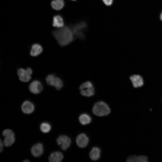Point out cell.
<instances>
[{
	"mask_svg": "<svg viewBox=\"0 0 162 162\" xmlns=\"http://www.w3.org/2000/svg\"><path fill=\"white\" fill-rule=\"evenodd\" d=\"M53 36L61 46L68 45L74 40V36L71 28L67 26L58 28L53 31Z\"/></svg>",
	"mask_w": 162,
	"mask_h": 162,
	"instance_id": "6da1fadb",
	"label": "cell"
},
{
	"mask_svg": "<svg viewBox=\"0 0 162 162\" xmlns=\"http://www.w3.org/2000/svg\"><path fill=\"white\" fill-rule=\"evenodd\" d=\"M93 113L98 116H103L108 115L110 112V109L105 102L99 101L94 105L92 109Z\"/></svg>",
	"mask_w": 162,
	"mask_h": 162,
	"instance_id": "7a4b0ae2",
	"label": "cell"
},
{
	"mask_svg": "<svg viewBox=\"0 0 162 162\" xmlns=\"http://www.w3.org/2000/svg\"><path fill=\"white\" fill-rule=\"evenodd\" d=\"M79 89L81 94L85 97H90L95 93V88L93 82L90 80H87L82 82Z\"/></svg>",
	"mask_w": 162,
	"mask_h": 162,
	"instance_id": "3957f363",
	"label": "cell"
},
{
	"mask_svg": "<svg viewBox=\"0 0 162 162\" xmlns=\"http://www.w3.org/2000/svg\"><path fill=\"white\" fill-rule=\"evenodd\" d=\"M87 27V24L85 22H81L73 25L71 28L75 38L81 40H84L85 38L84 32Z\"/></svg>",
	"mask_w": 162,
	"mask_h": 162,
	"instance_id": "277c9868",
	"label": "cell"
},
{
	"mask_svg": "<svg viewBox=\"0 0 162 162\" xmlns=\"http://www.w3.org/2000/svg\"><path fill=\"white\" fill-rule=\"evenodd\" d=\"M47 84L54 87L57 90H60L63 86V82L60 78L52 74L48 75L46 78Z\"/></svg>",
	"mask_w": 162,
	"mask_h": 162,
	"instance_id": "5b68a950",
	"label": "cell"
},
{
	"mask_svg": "<svg viewBox=\"0 0 162 162\" xmlns=\"http://www.w3.org/2000/svg\"><path fill=\"white\" fill-rule=\"evenodd\" d=\"M32 71L30 68L25 69L20 68L18 69L17 74L20 80L22 82H27L31 79Z\"/></svg>",
	"mask_w": 162,
	"mask_h": 162,
	"instance_id": "8992f818",
	"label": "cell"
},
{
	"mask_svg": "<svg viewBox=\"0 0 162 162\" xmlns=\"http://www.w3.org/2000/svg\"><path fill=\"white\" fill-rule=\"evenodd\" d=\"M56 142L61 149L65 151L70 147L71 143V140L69 137L66 135H62L57 138Z\"/></svg>",
	"mask_w": 162,
	"mask_h": 162,
	"instance_id": "52a82bcc",
	"label": "cell"
},
{
	"mask_svg": "<svg viewBox=\"0 0 162 162\" xmlns=\"http://www.w3.org/2000/svg\"><path fill=\"white\" fill-rule=\"evenodd\" d=\"M126 162H149L147 156L143 154H132L128 156Z\"/></svg>",
	"mask_w": 162,
	"mask_h": 162,
	"instance_id": "ba28073f",
	"label": "cell"
},
{
	"mask_svg": "<svg viewBox=\"0 0 162 162\" xmlns=\"http://www.w3.org/2000/svg\"><path fill=\"white\" fill-rule=\"evenodd\" d=\"M29 89L30 92L35 94H37L41 92L43 86L39 81L35 80L29 84Z\"/></svg>",
	"mask_w": 162,
	"mask_h": 162,
	"instance_id": "9c48e42d",
	"label": "cell"
},
{
	"mask_svg": "<svg viewBox=\"0 0 162 162\" xmlns=\"http://www.w3.org/2000/svg\"><path fill=\"white\" fill-rule=\"evenodd\" d=\"M88 142V137L84 133L79 134L76 139V142L77 145L81 148H84L86 147Z\"/></svg>",
	"mask_w": 162,
	"mask_h": 162,
	"instance_id": "30bf717a",
	"label": "cell"
},
{
	"mask_svg": "<svg viewBox=\"0 0 162 162\" xmlns=\"http://www.w3.org/2000/svg\"><path fill=\"white\" fill-rule=\"evenodd\" d=\"M31 151L32 154L34 157H38L43 153L44 148L43 145L40 143L34 145L31 148Z\"/></svg>",
	"mask_w": 162,
	"mask_h": 162,
	"instance_id": "8fae6325",
	"label": "cell"
},
{
	"mask_svg": "<svg viewBox=\"0 0 162 162\" xmlns=\"http://www.w3.org/2000/svg\"><path fill=\"white\" fill-rule=\"evenodd\" d=\"M21 109L24 113L26 114H30L34 111V106L32 102L28 100H26L22 104Z\"/></svg>",
	"mask_w": 162,
	"mask_h": 162,
	"instance_id": "7c38bea8",
	"label": "cell"
},
{
	"mask_svg": "<svg viewBox=\"0 0 162 162\" xmlns=\"http://www.w3.org/2000/svg\"><path fill=\"white\" fill-rule=\"evenodd\" d=\"M130 79L134 88L141 87L143 85V78L139 75L135 74L132 75L130 76Z\"/></svg>",
	"mask_w": 162,
	"mask_h": 162,
	"instance_id": "4fadbf2b",
	"label": "cell"
},
{
	"mask_svg": "<svg viewBox=\"0 0 162 162\" xmlns=\"http://www.w3.org/2000/svg\"><path fill=\"white\" fill-rule=\"evenodd\" d=\"M63 158L62 153L59 151H56L51 153L49 158L50 162H60Z\"/></svg>",
	"mask_w": 162,
	"mask_h": 162,
	"instance_id": "5bb4252c",
	"label": "cell"
},
{
	"mask_svg": "<svg viewBox=\"0 0 162 162\" xmlns=\"http://www.w3.org/2000/svg\"><path fill=\"white\" fill-rule=\"evenodd\" d=\"M43 50L42 47L40 44H34L31 47L30 55L32 56H38L41 53Z\"/></svg>",
	"mask_w": 162,
	"mask_h": 162,
	"instance_id": "9a60e30c",
	"label": "cell"
},
{
	"mask_svg": "<svg viewBox=\"0 0 162 162\" xmlns=\"http://www.w3.org/2000/svg\"><path fill=\"white\" fill-rule=\"evenodd\" d=\"M101 150L97 147H94L91 150L89 153L90 158L93 160H97L100 157Z\"/></svg>",
	"mask_w": 162,
	"mask_h": 162,
	"instance_id": "2e32d148",
	"label": "cell"
},
{
	"mask_svg": "<svg viewBox=\"0 0 162 162\" xmlns=\"http://www.w3.org/2000/svg\"><path fill=\"white\" fill-rule=\"evenodd\" d=\"M52 25L54 27L60 28L64 26L63 20L60 15H56L53 17Z\"/></svg>",
	"mask_w": 162,
	"mask_h": 162,
	"instance_id": "e0dca14e",
	"label": "cell"
},
{
	"mask_svg": "<svg viewBox=\"0 0 162 162\" xmlns=\"http://www.w3.org/2000/svg\"><path fill=\"white\" fill-rule=\"evenodd\" d=\"M79 119L80 123L83 125L89 124L92 121L91 116L88 114L86 113H82L80 115Z\"/></svg>",
	"mask_w": 162,
	"mask_h": 162,
	"instance_id": "ac0fdd59",
	"label": "cell"
},
{
	"mask_svg": "<svg viewBox=\"0 0 162 162\" xmlns=\"http://www.w3.org/2000/svg\"><path fill=\"white\" fill-rule=\"evenodd\" d=\"M51 4L53 9L58 10L63 8L64 2V0H54L52 1Z\"/></svg>",
	"mask_w": 162,
	"mask_h": 162,
	"instance_id": "d6986e66",
	"label": "cell"
},
{
	"mask_svg": "<svg viewBox=\"0 0 162 162\" xmlns=\"http://www.w3.org/2000/svg\"><path fill=\"white\" fill-rule=\"evenodd\" d=\"M15 141V134L10 135L4 137L3 143L6 146L9 147L12 145Z\"/></svg>",
	"mask_w": 162,
	"mask_h": 162,
	"instance_id": "ffe728a7",
	"label": "cell"
},
{
	"mask_svg": "<svg viewBox=\"0 0 162 162\" xmlns=\"http://www.w3.org/2000/svg\"><path fill=\"white\" fill-rule=\"evenodd\" d=\"M51 128V125L47 122H44L42 123L40 126L41 131L44 133H48L50 132Z\"/></svg>",
	"mask_w": 162,
	"mask_h": 162,
	"instance_id": "44dd1931",
	"label": "cell"
},
{
	"mask_svg": "<svg viewBox=\"0 0 162 162\" xmlns=\"http://www.w3.org/2000/svg\"><path fill=\"white\" fill-rule=\"evenodd\" d=\"M14 134L13 131L9 129H7L4 130L2 132V135L4 137L8 135Z\"/></svg>",
	"mask_w": 162,
	"mask_h": 162,
	"instance_id": "7402d4cb",
	"label": "cell"
},
{
	"mask_svg": "<svg viewBox=\"0 0 162 162\" xmlns=\"http://www.w3.org/2000/svg\"><path fill=\"white\" fill-rule=\"evenodd\" d=\"M104 3L107 6H110L112 4L113 0H102Z\"/></svg>",
	"mask_w": 162,
	"mask_h": 162,
	"instance_id": "603a6c76",
	"label": "cell"
},
{
	"mask_svg": "<svg viewBox=\"0 0 162 162\" xmlns=\"http://www.w3.org/2000/svg\"><path fill=\"white\" fill-rule=\"evenodd\" d=\"M3 142L1 140H0V151L1 152L3 150V146L4 145Z\"/></svg>",
	"mask_w": 162,
	"mask_h": 162,
	"instance_id": "cb8c5ba5",
	"label": "cell"
},
{
	"mask_svg": "<svg viewBox=\"0 0 162 162\" xmlns=\"http://www.w3.org/2000/svg\"><path fill=\"white\" fill-rule=\"evenodd\" d=\"M29 161L28 160H25L23 161V162H29Z\"/></svg>",
	"mask_w": 162,
	"mask_h": 162,
	"instance_id": "d4e9b609",
	"label": "cell"
},
{
	"mask_svg": "<svg viewBox=\"0 0 162 162\" xmlns=\"http://www.w3.org/2000/svg\"><path fill=\"white\" fill-rule=\"evenodd\" d=\"M160 18L161 20L162 21V13L161 14Z\"/></svg>",
	"mask_w": 162,
	"mask_h": 162,
	"instance_id": "484cf974",
	"label": "cell"
},
{
	"mask_svg": "<svg viewBox=\"0 0 162 162\" xmlns=\"http://www.w3.org/2000/svg\"><path fill=\"white\" fill-rule=\"evenodd\" d=\"M71 0L74 1H76V0Z\"/></svg>",
	"mask_w": 162,
	"mask_h": 162,
	"instance_id": "4316f807",
	"label": "cell"
},
{
	"mask_svg": "<svg viewBox=\"0 0 162 162\" xmlns=\"http://www.w3.org/2000/svg\"></svg>",
	"mask_w": 162,
	"mask_h": 162,
	"instance_id": "83f0119b",
	"label": "cell"
}]
</instances>
